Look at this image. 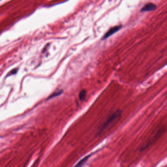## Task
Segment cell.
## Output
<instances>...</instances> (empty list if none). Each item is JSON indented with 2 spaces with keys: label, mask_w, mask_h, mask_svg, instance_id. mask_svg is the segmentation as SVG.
<instances>
[{
  "label": "cell",
  "mask_w": 167,
  "mask_h": 167,
  "mask_svg": "<svg viewBox=\"0 0 167 167\" xmlns=\"http://www.w3.org/2000/svg\"><path fill=\"white\" fill-rule=\"evenodd\" d=\"M17 71H18V69H13V70H12L11 71V75H14V74H16V73L17 72Z\"/></svg>",
  "instance_id": "52a82bcc"
},
{
  "label": "cell",
  "mask_w": 167,
  "mask_h": 167,
  "mask_svg": "<svg viewBox=\"0 0 167 167\" xmlns=\"http://www.w3.org/2000/svg\"><path fill=\"white\" fill-rule=\"evenodd\" d=\"M122 116V112L120 110H118L113 113L108 118L107 121L105 122L102 127L100 128V131H103L107 129L109 126L114 124L120 120Z\"/></svg>",
  "instance_id": "6da1fadb"
},
{
  "label": "cell",
  "mask_w": 167,
  "mask_h": 167,
  "mask_svg": "<svg viewBox=\"0 0 167 167\" xmlns=\"http://www.w3.org/2000/svg\"><path fill=\"white\" fill-rule=\"evenodd\" d=\"M62 90H59L58 92H54V93L52 94V95L50 96L48 98L47 100H49V99L53 98H54V97H57L58 96L60 95L62 93Z\"/></svg>",
  "instance_id": "8992f818"
},
{
  "label": "cell",
  "mask_w": 167,
  "mask_h": 167,
  "mask_svg": "<svg viewBox=\"0 0 167 167\" xmlns=\"http://www.w3.org/2000/svg\"><path fill=\"white\" fill-rule=\"evenodd\" d=\"M122 28V26L121 25L116 26L112 27L108 30V31H107V33H105L103 37H102V39L104 40L108 38V37H109L110 36H111L112 35H113V34H114L115 33H117V31L121 30Z\"/></svg>",
  "instance_id": "7a4b0ae2"
},
{
  "label": "cell",
  "mask_w": 167,
  "mask_h": 167,
  "mask_svg": "<svg viewBox=\"0 0 167 167\" xmlns=\"http://www.w3.org/2000/svg\"><path fill=\"white\" fill-rule=\"evenodd\" d=\"M91 155H89L84 157L81 160H80L76 166H82L84 165V164H85V163L86 162V161L88 160L89 158L91 157Z\"/></svg>",
  "instance_id": "277c9868"
},
{
  "label": "cell",
  "mask_w": 167,
  "mask_h": 167,
  "mask_svg": "<svg viewBox=\"0 0 167 167\" xmlns=\"http://www.w3.org/2000/svg\"><path fill=\"white\" fill-rule=\"evenodd\" d=\"M157 8V6L155 4L149 3H146V5L142 7L141 8V12H151L153 10H155Z\"/></svg>",
  "instance_id": "3957f363"
},
{
  "label": "cell",
  "mask_w": 167,
  "mask_h": 167,
  "mask_svg": "<svg viewBox=\"0 0 167 167\" xmlns=\"http://www.w3.org/2000/svg\"><path fill=\"white\" fill-rule=\"evenodd\" d=\"M86 96V91L85 90L80 91L79 94V98L80 100H85Z\"/></svg>",
  "instance_id": "5b68a950"
}]
</instances>
